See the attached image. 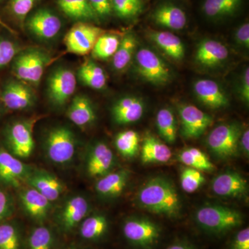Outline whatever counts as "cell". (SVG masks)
I'll use <instances>...</instances> for the list:
<instances>
[{"label": "cell", "instance_id": "obj_1", "mask_svg": "<svg viewBox=\"0 0 249 249\" xmlns=\"http://www.w3.org/2000/svg\"><path fill=\"white\" fill-rule=\"evenodd\" d=\"M137 201L141 207L152 213L178 217L181 211V201L173 183L165 178H151L139 190Z\"/></svg>", "mask_w": 249, "mask_h": 249}, {"label": "cell", "instance_id": "obj_2", "mask_svg": "<svg viewBox=\"0 0 249 249\" xmlns=\"http://www.w3.org/2000/svg\"><path fill=\"white\" fill-rule=\"evenodd\" d=\"M196 219L201 229L216 235L231 231L243 223V217L240 212L220 206L201 207L196 213Z\"/></svg>", "mask_w": 249, "mask_h": 249}, {"label": "cell", "instance_id": "obj_3", "mask_svg": "<svg viewBox=\"0 0 249 249\" xmlns=\"http://www.w3.org/2000/svg\"><path fill=\"white\" fill-rule=\"evenodd\" d=\"M123 233L131 245L140 249H152L160 240L161 230L145 218H129L123 225Z\"/></svg>", "mask_w": 249, "mask_h": 249}, {"label": "cell", "instance_id": "obj_4", "mask_svg": "<svg viewBox=\"0 0 249 249\" xmlns=\"http://www.w3.org/2000/svg\"><path fill=\"white\" fill-rule=\"evenodd\" d=\"M46 152L51 161L56 164H66L76 152V140L70 129L58 127L49 132L45 142Z\"/></svg>", "mask_w": 249, "mask_h": 249}, {"label": "cell", "instance_id": "obj_5", "mask_svg": "<svg viewBox=\"0 0 249 249\" xmlns=\"http://www.w3.org/2000/svg\"><path fill=\"white\" fill-rule=\"evenodd\" d=\"M240 136V126L237 124H220L211 131L207 144L219 158H231L237 155Z\"/></svg>", "mask_w": 249, "mask_h": 249}, {"label": "cell", "instance_id": "obj_6", "mask_svg": "<svg viewBox=\"0 0 249 249\" xmlns=\"http://www.w3.org/2000/svg\"><path fill=\"white\" fill-rule=\"evenodd\" d=\"M48 56L45 52L31 49L16 55L14 72L19 79L37 85L43 75Z\"/></svg>", "mask_w": 249, "mask_h": 249}, {"label": "cell", "instance_id": "obj_7", "mask_svg": "<svg viewBox=\"0 0 249 249\" xmlns=\"http://www.w3.org/2000/svg\"><path fill=\"white\" fill-rule=\"evenodd\" d=\"M136 60L139 74L146 81L156 85L169 82L171 78L169 67L155 52L149 49H141L137 53Z\"/></svg>", "mask_w": 249, "mask_h": 249}, {"label": "cell", "instance_id": "obj_8", "mask_svg": "<svg viewBox=\"0 0 249 249\" xmlns=\"http://www.w3.org/2000/svg\"><path fill=\"white\" fill-rule=\"evenodd\" d=\"M34 121H18L8 127L6 134L8 147L10 152L17 158H28L34 151L35 146L33 137Z\"/></svg>", "mask_w": 249, "mask_h": 249}, {"label": "cell", "instance_id": "obj_9", "mask_svg": "<svg viewBox=\"0 0 249 249\" xmlns=\"http://www.w3.org/2000/svg\"><path fill=\"white\" fill-rule=\"evenodd\" d=\"M100 28L86 24L78 23L71 28L65 36V43L67 51L78 55H86L92 51L98 37L103 35Z\"/></svg>", "mask_w": 249, "mask_h": 249}, {"label": "cell", "instance_id": "obj_10", "mask_svg": "<svg viewBox=\"0 0 249 249\" xmlns=\"http://www.w3.org/2000/svg\"><path fill=\"white\" fill-rule=\"evenodd\" d=\"M76 88V76L69 69L59 68L49 76V96L55 106H64L73 94Z\"/></svg>", "mask_w": 249, "mask_h": 249}, {"label": "cell", "instance_id": "obj_11", "mask_svg": "<svg viewBox=\"0 0 249 249\" xmlns=\"http://www.w3.org/2000/svg\"><path fill=\"white\" fill-rule=\"evenodd\" d=\"M31 173L29 165L0 147V182L5 186L17 188L23 181H27Z\"/></svg>", "mask_w": 249, "mask_h": 249}, {"label": "cell", "instance_id": "obj_12", "mask_svg": "<svg viewBox=\"0 0 249 249\" xmlns=\"http://www.w3.org/2000/svg\"><path fill=\"white\" fill-rule=\"evenodd\" d=\"M181 121V132L185 138L196 139L204 133L213 124V118L192 105H184L178 108Z\"/></svg>", "mask_w": 249, "mask_h": 249}, {"label": "cell", "instance_id": "obj_13", "mask_svg": "<svg viewBox=\"0 0 249 249\" xmlns=\"http://www.w3.org/2000/svg\"><path fill=\"white\" fill-rule=\"evenodd\" d=\"M89 211V204L86 198L80 196L69 199L60 211L58 222L62 230L70 231L86 217Z\"/></svg>", "mask_w": 249, "mask_h": 249}, {"label": "cell", "instance_id": "obj_14", "mask_svg": "<svg viewBox=\"0 0 249 249\" xmlns=\"http://www.w3.org/2000/svg\"><path fill=\"white\" fill-rule=\"evenodd\" d=\"M61 21L58 16L47 9L38 10L27 21V27L37 37L49 40L58 34Z\"/></svg>", "mask_w": 249, "mask_h": 249}, {"label": "cell", "instance_id": "obj_15", "mask_svg": "<svg viewBox=\"0 0 249 249\" xmlns=\"http://www.w3.org/2000/svg\"><path fill=\"white\" fill-rule=\"evenodd\" d=\"M5 107L11 110H22L32 106L34 94L27 85L11 80L5 85L1 96Z\"/></svg>", "mask_w": 249, "mask_h": 249}, {"label": "cell", "instance_id": "obj_16", "mask_svg": "<svg viewBox=\"0 0 249 249\" xmlns=\"http://www.w3.org/2000/svg\"><path fill=\"white\" fill-rule=\"evenodd\" d=\"M212 190L217 196L241 197L248 190V183L240 174L227 172L218 175L212 182Z\"/></svg>", "mask_w": 249, "mask_h": 249}, {"label": "cell", "instance_id": "obj_17", "mask_svg": "<svg viewBox=\"0 0 249 249\" xmlns=\"http://www.w3.org/2000/svg\"><path fill=\"white\" fill-rule=\"evenodd\" d=\"M26 182L45 196L48 200H57L65 191L63 183L47 171L32 172Z\"/></svg>", "mask_w": 249, "mask_h": 249}, {"label": "cell", "instance_id": "obj_18", "mask_svg": "<svg viewBox=\"0 0 249 249\" xmlns=\"http://www.w3.org/2000/svg\"><path fill=\"white\" fill-rule=\"evenodd\" d=\"M114 163L111 149L104 142H98L91 149L87 162V171L91 177L104 176L109 173Z\"/></svg>", "mask_w": 249, "mask_h": 249}, {"label": "cell", "instance_id": "obj_19", "mask_svg": "<svg viewBox=\"0 0 249 249\" xmlns=\"http://www.w3.org/2000/svg\"><path fill=\"white\" fill-rule=\"evenodd\" d=\"M229 57V50L220 42L214 40L201 41L198 45L196 60L201 66L213 68L219 66Z\"/></svg>", "mask_w": 249, "mask_h": 249}, {"label": "cell", "instance_id": "obj_20", "mask_svg": "<svg viewBox=\"0 0 249 249\" xmlns=\"http://www.w3.org/2000/svg\"><path fill=\"white\" fill-rule=\"evenodd\" d=\"M194 91L199 101L208 107L218 109L227 107L229 105L227 94L213 80H197L194 85Z\"/></svg>", "mask_w": 249, "mask_h": 249}, {"label": "cell", "instance_id": "obj_21", "mask_svg": "<svg viewBox=\"0 0 249 249\" xmlns=\"http://www.w3.org/2000/svg\"><path fill=\"white\" fill-rule=\"evenodd\" d=\"M113 117L119 124H129L139 121L144 112V104L140 98L127 96L121 98L113 106Z\"/></svg>", "mask_w": 249, "mask_h": 249}, {"label": "cell", "instance_id": "obj_22", "mask_svg": "<svg viewBox=\"0 0 249 249\" xmlns=\"http://www.w3.org/2000/svg\"><path fill=\"white\" fill-rule=\"evenodd\" d=\"M20 201L27 214L36 220H43L48 215L51 201L34 188L23 190Z\"/></svg>", "mask_w": 249, "mask_h": 249}, {"label": "cell", "instance_id": "obj_23", "mask_svg": "<svg viewBox=\"0 0 249 249\" xmlns=\"http://www.w3.org/2000/svg\"><path fill=\"white\" fill-rule=\"evenodd\" d=\"M156 24L172 30H181L186 25V15L182 9L173 4L159 6L152 15Z\"/></svg>", "mask_w": 249, "mask_h": 249}, {"label": "cell", "instance_id": "obj_24", "mask_svg": "<svg viewBox=\"0 0 249 249\" xmlns=\"http://www.w3.org/2000/svg\"><path fill=\"white\" fill-rule=\"evenodd\" d=\"M170 147L154 136L144 139L142 148V160L144 163H166L171 159Z\"/></svg>", "mask_w": 249, "mask_h": 249}, {"label": "cell", "instance_id": "obj_25", "mask_svg": "<svg viewBox=\"0 0 249 249\" xmlns=\"http://www.w3.org/2000/svg\"><path fill=\"white\" fill-rule=\"evenodd\" d=\"M149 37L167 55L176 60H182L185 48L181 39L168 31H152Z\"/></svg>", "mask_w": 249, "mask_h": 249}, {"label": "cell", "instance_id": "obj_26", "mask_svg": "<svg viewBox=\"0 0 249 249\" xmlns=\"http://www.w3.org/2000/svg\"><path fill=\"white\" fill-rule=\"evenodd\" d=\"M129 178V172L122 170L108 173L100 178L96 184V191L105 197H115L124 191Z\"/></svg>", "mask_w": 249, "mask_h": 249}, {"label": "cell", "instance_id": "obj_27", "mask_svg": "<svg viewBox=\"0 0 249 249\" xmlns=\"http://www.w3.org/2000/svg\"><path fill=\"white\" fill-rule=\"evenodd\" d=\"M67 116L76 125L84 127L96 119L92 103L84 96H77L73 98L68 109Z\"/></svg>", "mask_w": 249, "mask_h": 249}, {"label": "cell", "instance_id": "obj_28", "mask_svg": "<svg viewBox=\"0 0 249 249\" xmlns=\"http://www.w3.org/2000/svg\"><path fill=\"white\" fill-rule=\"evenodd\" d=\"M78 77L82 83L94 89H102L107 83L104 70L91 60L85 62L78 70Z\"/></svg>", "mask_w": 249, "mask_h": 249}, {"label": "cell", "instance_id": "obj_29", "mask_svg": "<svg viewBox=\"0 0 249 249\" xmlns=\"http://www.w3.org/2000/svg\"><path fill=\"white\" fill-rule=\"evenodd\" d=\"M107 229V218L101 214H94L82 221L80 234L85 240L95 241L103 237Z\"/></svg>", "mask_w": 249, "mask_h": 249}, {"label": "cell", "instance_id": "obj_30", "mask_svg": "<svg viewBox=\"0 0 249 249\" xmlns=\"http://www.w3.org/2000/svg\"><path fill=\"white\" fill-rule=\"evenodd\" d=\"M60 9L69 17L76 19H96L89 0H58Z\"/></svg>", "mask_w": 249, "mask_h": 249}, {"label": "cell", "instance_id": "obj_31", "mask_svg": "<svg viewBox=\"0 0 249 249\" xmlns=\"http://www.w3.org/2000/svg\"><path fill=\"white\" fill-rule=\"evenodd\" d=\"M137 41L133 34H127L121 41L115 54L113 55V67L117 71H122L132 61L137 48Z\"/></svg>", "mask_w": 249, "mask_h": 249}, {"label": "cell", "instance_id": "obj_32", "mask_svg": "<svg viewBox=\"0 0 249 249\" xmlns=\"http://www.w3.org/2000/svg\"><path fill=\"white\" fill-rule=\"evenodd\" d=\"M178 160L189 168L199 171H213L214 169V165L206 154L196 147L182 150L178 155Z\"/></svg>", "mask_w": 249, "mask_h": 249}, {"label": "cell", "instance_id": "obj_33", "mask_svg": "<svg viewBox=\"0 0 249 249\" xmlns=\"http://www.w3.org/2000/svg\"><path fill=\"white\" fill-rule=\"evenodd\" d=\"M157 128L160 137L168 143L176 142L178 127L173 111L168 108H163L158 111L156 118Z\"/></svg>", "mask_w": 249, "mask_h": 249}, {"label": "cell", "instance_id": "obj_34", "mask_svg": "<svg viewBox=\"0 0 249 249\" xmlns=\"http://www.w3.org/2000/svg\"><path fill=\"white\" fill-rule=\"evenodd\" d=\"M242 0H205L203 10L208 17L220 18L233 14Z\"/></svg>", "mask_w": 249, "mask_h": 249}, {"label": "cell", "instance_id": "obj_35", "mask_svg": "<svg viewBox=\"0 0 249 249\" xmlns=\"http://www.w3.org/2000/svg\"><path fill=\"white\" fill-rule=\"evenodd\" d=\"M139 136L134 130H126L118 134L115 139V145L118 151L126 158H132L138 153Z\"/></svg>", "mask_w": 249, "mask_h": 249}, {"label": "cell", "instance_id": "obj_36", "mask_svg": "<svg viewBox=\"0 0 249 249\" xmlns=\"http://www.w3.org/2000/svg\"><path fill=\"white\" fill-rule=\"evenodd\" d=\"M120 42L116 36L106 34L100 36L91 51L93 56L101 60L110 58L115 54Z\"/></svg>", "mask_w": 249, "mask_h": 249}, {"label": "cell", "instance_id": "obj_37", "mask_svg": "<svg viewBox=\"0 0 249 249\" xmlns=\"http://www.w3.org/2000/svg\"><path fill=\"white\" fill-rule=\"evenodd\" d=\"M54 244L53 232L46 227L36 228L28 240V249H52Z\"/></svg>", "mask_w": 249, "mask_h": 249}, {"label": "cell", "instance_id": "obj_38", "mask_svg": "<svg viewBox=\"0 0 249 249\" xmlns=\"http://www.w3.org/2000/svg\"><path fill=\"white\" fill-rule=\"evenodd\" d=\"M20 233L16 226L0 223V249H20Z\"/></svg>", "mask_w": 249, "mask_h": 249}, {"label": "cell", "instance_id": "obj_39", "mask_svg": "<svg viewBox=\"0 0 249 249\" xmlns=\"http://www.w3.org/2000/svg\"><path fill=\"white\" fill-rule=\"evenodd\" d=\"M181 186L186 193H193L197 191L205 182V178L199 170L192 168H185L181 175Z\"/></svg>", "mask_w": 249, "mask_h": 249}, {"label": "cell", "instance_id": "obj_40", "mask_svg": "<svg viewBox=\"0 0 249 249\" xmlns=\"http://www.w3.org/2000/svg\"><path fill=\"white\" fill-rule=\"evenodd\" d=\"M116 14L122 18L135 17L142 10V0H111Z\"/></svg>", "mask_w": 249, "mask_h": 249}, {"label": "cell", "instance_id": "obj_41", "mask_svg": "<svg viewBox=\"0 0 249 249\" xmlns=\"http://www.w3.org/2000/svg\"><path fill=\"white\" fill-rule=\"evenodd\" d=\"M19 52V47L14 42L0 39V68L12 61Z\"/></svg>", "mask_w": 249, "mask_h": 249}, {"label": "cell", "instance_id": "obj_42", "mask_svg": "<svg viewBox=\"0 0 249 249\" xmlns=\"http://www.w3.org/2000/svg\"><path fill=\"white\" fill-rule=\"evenodd\" d=\"M36 1V0H11V10L18 19L24 20Z\"/></svg>", "mask_w": 249, "mask_h": 249}, {"label": "cell", "instance_id": "obj_43", "mask_svg": "<svg viewBox=\"0 0 249 249\" xmlns=\"http://www.w3.org/2000/svg\"><path fill=\"white\" fill-rule=\"evenodd\" d=\"M14 204L9 195L0 189V223L12 213Z\"/></svg>", "mask_w": 249, "mask_h": 249}, {"label": "cell", "instance_id": "obj_44", "mask_svg": "<svg viewBox=\"0 0 249 249\" xmlns=\"http://www.w3.org/2000/svg\"><path fill=\"white\" fill-rule=\"evenodd\" d=\"M90 4L97 16H107L112 11L111 0H89Z\"/></svg>", "mask_w": 249, "mask_h": 249}, {"label": "cell", "instance_id": "obj_45", "mask_svg": "<svg viewBox=\"0 0 249 249\" xmlns=\"http://www.w3.org/2000/svg\"><path fill=\"white\" fill-rule=\"evenodd\" d=\"M230 249H249V228H245L236 234L232 241Z\"/></svg>", "mask_w": 249, "mask_h": 249}, {"label": "cell", "instance_id": "obj_46", "mask_svg": "<svg viewBox=\"0 0 249 249\" xmlns=\"http://www.w3.org/2000/svg\"><path fill=\"white\" fill-rule=\"evenodd\" d=\"M235 39L239 45L249 48V24L245 23L239 27L235 34Z\"/></svg>", "mask_w": 249, "mask_h": 249}, {"label": "cell", "instance_id": "obj_47", "mask_svg": "<svg viewBox=\"0 0 249 249\" xmlns=\"http://www.w3.org/2000/svg\"><path fill=\"white\" fill-rule=\"evenodd\" d=\"M241 97L245 103L249 102V69H245L242 76V85L240 88Z\"/></svg>", "mask_w": 249, "mask_h": 249}, {"label": "cell", "instance_id": "obj_48", "mask_svg": "<svg viewBox=\"0 0 249 249\" xmlns=\"http://www.w3.org/2000/svg\"><path fill=\"white\" fill-rule=\"evenodd\" d=\"M241 145H242V150L247 155H249V131L247 129L244 132L242 136H240Z\"/></svg>", "mask_w": 249, "mask_h": 249}, {"label": "cell", "instance_id": "obj_49", "mask_svg": "<svg viewBox=\"0 0 249 249\" xmlns=\"http://www.w3.org/2000/svg\"><path fill=\"white\" fill-rule=\"evenodd\" d=\"M166 249H196L191 244L186 242H179L173 244Z\"/></svg>", "mask_w": 249, "mask_h": 249}, {"label": "cell", "instance_id": "obj_50", "mask_svg": "<svg viewBox=\"0 0 249 249\" xmlns=\"http://www.w3.org/2000/svg\"><path fill=\"white\" fill-rule=\"evenodd\" d=\"M0 26H1V27L4 28V29H6V30L9 31V32L11 33V34H16V31H15L14 29H12V28L10 27L7 24H6V23H5L4 21H3L2 19H1V18H0Z\"/></svg>", "mask_w": 249, "mask_h": 249}, {"label": "cell", "instance_id": "obj_51", "mask_svg": "<svg viewBox=\"0 0 249 249\" xmlns=\"http://www.w3.org/2000/svg\"></svg>", "mask_w": 249, "mask_h": 249}]
</instances>
